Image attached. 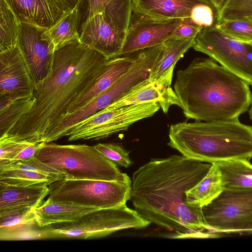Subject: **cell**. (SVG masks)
<instances>
[{"label":"cell","mask_w":252,"mask_h":252,"mask_svg":"<svg viewBox=\"0 0 252 252\" xmlns=\"http://www.w3.org/2000/svg\"><path fill=\"white\" fill-rule=\"evenodd\" d=\"M212 164L172 155L151 158L132 177L129 200L143 218L172 232V238L220 235L206 224L202 208L185 203L186 192L208 173Z\"/></svg>","instance_id":"obj_1"},{"label":"cell","mask_w":252,"mask_h":252,"mask_svg":"<svg viewBox=\"0 0 252 252\" xmlns=\"http://www.w3.org/2000/svg\"><path fill=\"white\" fill-rule=\"evenodd\" d=\"M107 60L80 42L55 51L50 73L34 85L31 107L5 135L31 143L42 142L50 127L65 114L70 103Z\"/></svg>","instance_id":"obj_2"},{"label":"cell","mask_w":252,"mask_h":252,"mask_svg":"<svg viewBox=\"0 0 252 252\" xmlns=\"http://www.w3.org/2000/svg\"><path fill=\"white\" fill-rule=\"evenodd\" d=\"M249 84L210 58H196L177 72L173 88L187 119H238L252 103Z\"/></svg>","instance_id":"obj_3"},{"label":"cell","mask_w":252,"mask_h":252,"mask_svg":"<svg viewBox=\"0 0 252 252\" xmlns=\"http://www.w3.org/2000/svg\"><path fill=\"white\" fill-rule=\"evenodd\" d=\"M167 145L191 159L213 163L252 157V126L238 119L171 125Z\"/></svg>","instance_id":"obj_4"},{"label":"cell","mask_w":252,"mask_h":252,"mask_svg":"<svg viewBox=\"0 0 252 252\" xmlns=\"http://www.w3.org/2000/svg\"><path fill=\"white\" fill-rule=\"evenodd\" d=\"M35 157L65 170L72 179L124 181L130 179L94 146L46 143Z\"/></svg>","instance_id":"obj_5"},{"label":"cell","mask_w":252,"mask_h":252,"mask_svg":"<svg viewBox=\"0 0 252 252\" xmlns=\"http://www.w3.org/2000/svg\"><path fill=\"white\" fill-rule=\"evenodd\" d=\"M126 204L88 213L77 220L50 224L43 229L47 239H86L105 237L118 231L142 229L151 224Z\"/></svg>","instance_id":"obj_6"},{"label":"cell","mask_w":252,"mask_h":252,"mask_svg":"<svg viewBox=\"0 0 252 252\" xmlns=\"http://www.w3.org/2000/svg\"><path fill=\"white\" fill-rule=\"evenodd\" d=\"M48 187V201L69 202L100 209L126 204L130 198L131 180L63 178Z\"/></svg>","instance_id":"obj_7"},{"label":"cell","mask_w":252,"mask_h":252,"mask_svg":"<svg viewBox=\"0 0 252 252\" xmlns=\"http://www.w3.org/2000/svg\"><path fill=\"white\" fill-rule=\"evenodd\" d=\"M160 108L158 102L137 103L118 108L106 107L79 123L65 134L68 141L105 139L142 119L154 115Z\"/></svg>","instance_id":"obj_8"},{"label":"cell","mask_w":252,"mask_h":252,"mask_svg":"<svg viewBox=\"0 0 252 252\" xmlns=\"http://www.w3.org/2000/svg\"><path fill=\"white\" fill-rule=\"evenodd\" d=\"M206 224L219 233H248L252 228V189H223L202 208Z\"/></svg>","instance_id":"obj_9"},{"label":"cell","mask_w":252,"mask_h":252,"mask_svg":"<svg viewBox=\"0 0 252 252\" xmlns=\"http://www.w3.org/2000/svg\"><path fill=\"white\" fill-rule=\"evenodd\" d=\"M192 48L252 86V43L235 40L214 27L202 29Z\"/></svg>","instance_id":"obj_10"},{"label":"cell","mask_w":252,"mask_h":252,"mask_svg":"<svg viewBox=\"0 0 252 252\" xmlns=\"http://www.w3.org/2000/svg\"><path fill=\"white\" fill-rule=\"evenodd\" d=\"M47 29L21 23L17 39L18 47L34 85L45 79L51 70L54 45Z\"/></svg>","instance_id":"obj_11"},{"label":"cell","mask_w":252,"mask_h":252,"mask_svg":"<svg viewBox=\"0 0 252 252\" xmlns=\"http://www.w3.org/2000/svg\"><path fill=\"white\" fill-rule=\"evenodd\" d=\"M183 19H163L132 11L121 56L163 43L170 38Z\"/></svg>","instance_id":"obj_12"},{"label":"cell","mask_w":252,"mask_h":252,"mask_svg":"<svg viewBox=\"0 0 252 252\" xmlns=\"http://www.w3.org/2000/svg\"><path fill=\"white\" fill-rule=\"evenodd\" d=\"M34 84L17 45L0 52V106L33 95Z\"/></svg>","instance_id":"obj_13"},{"label":"cell","mask_w":252,"mask_h":252,"mask_svg":"<svg viewBox=\"0 0 252 252\" xmlns=\"http://www.w3.org/2000/svg\"><path fill=\"white\" fill-rule=\"evenodd\" d=\"M80 42L108 60L121 56L126 32L119 29L105 13L92 17L80 33Z\"/></svg>","instance_id":"obj_14"},{"label":"cell","mask_w":252,"mask_h":252,"mask_svg":"<svg viewBox=\"0 0 252 252\" xmlns=\"http://www.w3.org/2000/svg\"><path fill=\"white\" fill-rule=\"evenodd\" d=\"M175 67V65L172 66L153 82H150L147 78L107 107L118 108L137 103L157 102L163 112L166 113L171 105L179 106V100L171 87Z\"/></svg>","instance_id":"obj_15"},{"label":"cell","mask_w":252,"mask_h":252,"mask_svg":"<svg viewBox=\"0 0 252 252\" xmlns=\"http://www.w3.org/2000/svg\"><path fill=\"white\" fill-rule=\"evenodd\" d=\"M134 61V53L108 60L98 68L85 88L70 103L65 114L78 109L111 87L129 70Z\"/></svg>","instance_id":"obj_16"},{"label":"cell","mask_w":252,"mask_h":252,"mask_svg":"<svg viewBox=\"0 0 252 252\" xmlns=\"http://www.w3.org/2000/svg\"><path fill=\"white\" fill-rule=\"evenodd\" d=\"M20 23L49 29L71 9L63 0H5Z\"/></svg>","instance_id":"obj_17"},{"label":"cell","mask_w":252,"mask_h":252,"mask_svg":"<svg viewBox=\"0 0 252 252\" xmlns=\"http://www.w3.org/2000/svg\"><path fill=\"white\" fill-rule=\"evenodd\" d=\"M77 7L79 33L92 17L100 13H106L117 27L126 32L132 12V0H79Z\"/></svg>","instance_id":"obj_18"},{"label":"cell","mask_w":252,"mask_h":252,"mask_svg":"<svg viewBox=\"0 0 252 252\" xmlns=\"http://www.w3.org/2000/svg\"><path fill=\"white\" fill-rule=\"evenodd\" d=\"M46 184L12 186L0 184V214L25 208H35L48 195Z\"/></svg>","instance_id":"obj_19"},{"label":"cell","mask_w":252,"mask_h":252,"mask_svg":"<svg viewBox=\"0 0 252 252\" xmlns=\"http://www.w3.org/2000/svg\"><path fill=\"white\" fill-rule=\"evenodd\" d=\"M207 0H132V11L163 19H184L196 5Z\"/></svg>","instance_id":"obj_20"},{"label":"cell","mask_w":252,"mask_h":252,"mask_svg":"<svg viewBox=\"0 0 252 252\" xmlns=\"http://www.w3.org/2000/svg\"><path fill=\"white\" fill-rule=\"evenodd\" d=\"M96 208L76 205L69 202H54L46 200L33 209L37 226H46L77 220L82 216L97 210Z\"/></svg>","instance_id":"obj_21"},{"label":"cell","mask_w":252,"mask_h":252,"mask_svg":"<svg viewBox=\"0 0 252 252\" xmlns=\"http://www.w3.org/2000/svg\"><path fill=\"white\" fill-rule=\"evenodd\" d=\"M213 163L220 173L223 189H252V164L249 160L234 159Z\"/></svg>","instance_id":"obj_22"},{"label":"cell","mask_w":252,"mask_h":252,"mask_svg":"<svg viewBox=\"0 0 252 252\" xmlns=\"http://www.w3.org/2000/svg\"><path fill=\"white\" fill-rule=\"evenodd\" d=\"M219 170L214 163L207 174L194 187L186 192L185 203L202 208L215 199L223 190Z\"/></svg>","instance_id":"obj_23"},{"label":"cell","mask_w":252,"mask_h":252,"mask_svg":"<svg viewBox=\"0 0 252 252\" xmlns=\"http://www.w3.org/2000/svg\"><path fill=\"white\" fill-rule=\"evenodd\" d=\"M194 38H169L163 43V51L158 61L150 72L148 80L154 82L174 65L187 51L192 47Z\"/></svg>","instance_id":"obj_24"},{"label":"cell","mask_w":252,"mask_h":252,"mask_svg":"<svg viewBox=\"0 0 252 252\" xmlns=\"http://www.w3.org/2000/svg\"><path fill=\"white\" fill-rule=\"evenodd\" d=\"M77 6L65 12L46 33L53 42L55 51L73 42H80L78 29Z\"/></svg>","instance_id":"obj_25"},{"label":"cell","mask_w":252,"mask_h":252,"mask_svg":"<svg viewBox=\"0 0 252 252\" xmlns=\"http://www.w3.org/2000/svg\"><path fill=\"white\" fill-rule=\"evenodd\" d=\"M63 178L23 169L0 170V184L12 186H27L38 184L49 185Z\"/></svg>","instance_id":"obj_26"},{"label":"cell","mask_w":252,"mask_h":252,"mask_svg":"<svg viewBox=\"0 0 252 252\" xmlns=\"http://www.w3.org/2000/svg\"><path fill=\"white\" fill-rule=\"evenodd\" d=\"M20 22L5 0H0V52L17 45Z\"/></svg>","instance_id":"obj_27"},{"label":"cell","mask_w":252,"mask_h":252,"mask_svg":"<svg viewBox=\"0 0 252 252\" xmlns=\"http://www.w3.org/2000/svg\"><path fill=\"white\" fill-rule=\"evenodd\" d=\"M34 102L33 95L13 100L0 108V137L8 134Z\"/></svg>","instance_id":"obj_28"},{"label":"cell","mask_w":252,"mask_h":252,"mask_svg":"<svg viewBox=\"0 0 252 252\" xmlns=\"http://www.w3.org/2000/svg\"><path fill=\"white\" fill-rule=\"evenodd\" d=\"M23 169L72 179L65 170L43 162L34 157L27 160H0V170Z\"/></svg>","instance_id":"obj_29"},{"label":"cell","mask_w":252,"mask_h":252,"mask_svg":"<svg viewBox=\"0 0 252 252\" xmlns=\"http://www.w3.org/2000/svg\"><path fill=\"white\" fill-rule=\"evenodd\" d=\"M215 27L235 40L252 43V16L220 20Z\"/></svg>","instance_id":"obj_30"},{"label":"cell","mask_w":252,"mask_h":252,"mask_svg":"<svg viewBox=\"0 0 252 252\" xmlns=\"http://www.w3.org/2000/svg\"><path fill=\"white\" fill-rule=\"evenodd\" d=\"M37 224H19L9 227H0V240H21L45 239L46 233L43 229L35 230L33 226Z\"/></svg>","instance_id":"obj_31"},{"label":"cell","mask_w":252,"mask_h":252,"mask_svg":"<svg viewBox=\"0 0 252 252\" xmlns=\"http://www.w3.org/2000/svg\"><path fill=\"white\" fill-rule=\"evenodd\" d=\"M96 150L118 166L128 168L132 164L129 152L117 144L98 143L94 146Z\"/></svg>","instance_id":"obj_32"},{"label":"cell","mask_w":252,"mask_h":252,"mask_svg":"<svg viewBox=\"0 0 252 252\" xmlns=\"http://www.w3.org/2000/svg\"><path fill=\"white\" fill-rule=\"evenodd\" d=\"M33 209H18L0 213V227L19 224H37Z\"/></svg>","instance_id":"obj_33"},{"label":"cell","mask_w":252,"mask_h":252,"mask_svg":"<svg viewBox=\"0 0 252 252\" xmlns=\"http://www.w3.org/2000/svg\"><path fill=\"white\" fill-rule=\"evenodd\" d=\"M252 16V0H226L219 12V21Z\"/></svg>","instance_id":"obj_34"},{"label":"cell","mask_w":252,"mask_h":252,"mask_svg":"<svg viewBox=\"0 0 252 252\" xmlns=\"http://www.w3.org/2000/svg\"><path fill=\"white\" fill-rule=\"evenodd\" d=\"M34 143L16 139L7 135L0 138V160L13 159L22 151Z\"/></svg>","instance_id":"obj_35"},{"label":"cell","mask_w":252,"mask_h":252,"mask_svg":"<svg viewBox=\"0 0 252 252\" xmlns=\"http://www.w3.org/2000/svg\"><path fill=\"white\" fill-rule=\"evenodd\" d=\"M201 30L200 28L184 22L182 20V23L175 30L170 37L195 39Z\"/></svg>","instance_id":"obj_36"},{"label":"cell","mask_w":252,"mask_h":252,"mask_svg":"<svg viewBox=\"0 0 252 252\" xmlns=\"http://www.w3.org/2000/svg\"><path fill=\"white\" fill-rule=\"evenodd\" d=\"M46 143L42 141L33 143L25 148L13 159L27 160L35 156L38 151Z\"/></svg>","instance_id":"obj_37"},{"label":"cell","mask_w":252,"mask_h":252,"mask_svg":"<svg viewBox=\"0 0 252 252\" xmlns=\"http://www.w3.org/2000/svg\"><path fill=\"white\" fill-rule=\"evenodd\" d=\"M219 10H220L226 0H210Z\"/></svg>","instance_id":"obj_38"},{"label":"cell","mask_w":252,"mask_h":252,"mask_svg":"<svg viewBox=\"0 0 252 252\" xmlns=\"http://www.w3.org/2000/svg\"><path fill=\"white\" fill-rule=\"evenodd\" d=\"M68 7L72 9L77 5L79 0H63Z\"/></svg>","instance_id":"obj_39"},{"label":"cell","mask_w":252,"mask_h":252,"mask_svg":"<svg viewBox=\"0 0 252 252\" xmlns=\"http://www.w3.org/2000/svg\"><path fill=\"white\" fill-rule=\"evenodd\" d=\"M249 115H250V117L252 121V103L251 105V108L249 110Z\"/></svg>","instance_id":"obj_40"},{"label":"cell","mask_w":252,"mask_h":252,"mask_svg":"<svg viewBox=\"0 0 252 252\" xmlns=\"http://www.w3.org/2000/svg\"><path fill=\"white\" fill-rule=\"evenodd\" d=\"M248 233H252V228L250 230Z\"/></svg>","instance_id":"obj_41"}]
</instances>
